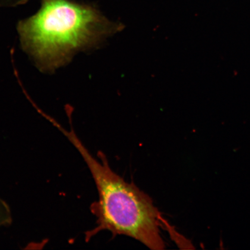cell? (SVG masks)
Returning <instances> with one entry per match:
<instances>
[{
	"label": "cell",
	"mask_w": 250,
	"mask_h": 250,
	"mask_svg": "<svg viewBox=\"0 0 250 250\" xmlns=\"http://www.w3.org/2000/svg\"><path fill=\"white\" fill-rule=\"evenodd\" d=\"M121 29L92 5L42 0L38 12L18 25L21 48L40 70L52 73L73 56L98 46Z\"/></svg>",
	"instance_id": "obj_1"
},
{
	"label": "cell",
	"mask_w": 250,
	"mask_h": 250,
	"mask_svg": "<svg viewBox=\"0 0 250 250\" xmlns=\"http://www.w3.org/2000/svg\"><path fill=\"white\" fill-rule=\"evenodd\" d=\"M59 129L85 161L99 193L98 201L90 207L97 218V226L86 232V242L101 231L107 230L112 236L132 237L149 249L161 250L166 247L161 234L162 228L180 241L181 236L162 217L151 198L135 184L127 182L112 170L104 153L99 152L97 159L73 129L70 132L62 127Z\"/></svg>",
	"instance_id": "obj_2"
},
{
	"label": "cell",
	"mask_w": 250,
	"mask_h": 250,
	"mask_svg": "<svg viewBox=\"0 0 250 250\" xmlns=\"http://www.w3.org/2000/svg\"><path fill=\"white\" fill-rule=\"evenodd\" d=\"M12 223V212L9 206L0 198V228L8 227Z\"/></svg>",
	"instance_id": "obj_3"
}]
</instances>
